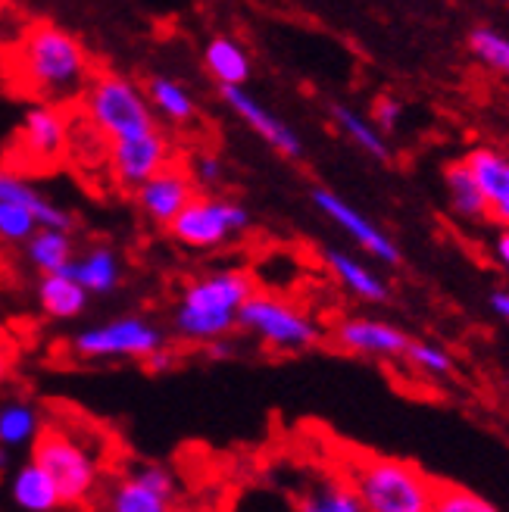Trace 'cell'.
Masks as SVG:
<instances>
[{"instance_id":"cell-4","label":"cell","mask_w":509,"mask_h":512,"mask_svg":"<svg viewBox=\"0 0 509 512\" xmlns=\"http://www.w3.org/2000/svg\"><path fill=\"white\" fill-rule=\"evenodd\" d=\"M82 107L91 128L107 141L132 138L157 128V113L150 107L147 91L119 72H97L82 94Z\"/></svg>"},{"instance_id":"cell-9","label":"cell","mask_w":509,"mask_h":512,"mask_svg":"<svg viewBox=\"0 0 509 512\" xmlns=\"http://www.w3.org/2000/svg\"><path fill=\"white\" fill-rule=\"evenodd\" d=\"M16 153L22 163L16 172H47L66 160L69 153V116L63 104H38L22 113L16 132Z\"/></svg>"},{"instance_id":"cell-16","label":"cell","mask_w":509,"mask_h":512,"mask_svg":"<svg viewBox=\"0 0 509 512\" xmlns=\"http://www.w3.org/2000/svg\"><path fill=\"white\" fill-rule=\"evenodd\" d=\"M466 163L488 197V222L509 228V153L481 144L466 153Z\"/></svg>"},{"instance_id":"cell-11","label":"cell","mask_w":509,"mask_h":512,"mask_svg":"<svg viewBox=\"0 0 509 512\" xmlns=\"http://www.w3.org/2000/svg\"><path fill=\"white\" fill-rule=\"evenodd\" d=\"M178 497L175 475L160 463H138L107 494L113 512H169Z\"/></svg>"},{"instance_id":"cell-21","label":"cell","mask_w":509,"mask_h":512,"mask_svg":"<svg viewBox=\"0 0 509 512\" xmlns=\"http://www.w3.org/2000/svg\"><path fill=\"white\" fill-rule=\"evenodd\" d=\"M444 191H447L450 210L456 219H463L469 225L488 222V197H485V191H481L478 178L469 169L466 157L444 166Z\"/></svg>"},{"instance_id":"cell-13","label":"cell","mask_w":509,"mask_h":512,"mask_svg":"<svg viewBox=\"0 0 509 512\" xmlns=\"http://www.w3.org/2000/svg\"><path fill=\"white\" fill-rule=\"evenodd\" d=\"M410 335L388 322L372 316H347L332 325V344L347 356H366V360H403Z\"/></svg>"},{"instance_id":"cell-37","label":"cell","mask_w":509,"mask_h":512,"mask_svg":"<svg viewBox=\"0 0 509 512\" xmlns=\"http://www.w3.org/2000/svg\"><path fill=\"white\" fill-rule=\"evenodd\" d=\"M13 360H16V353H13V347H10V341L0 335V384H4L7 378H10V372H13Z\"/></svg>"},{"instance_id":"cell-6","label":"cell","mask_w":509,"mask_h":512,"mask_svg":"<svg viewBox=\"0 0 509 512\" xmlns=\"http://www.w3.org/2000/svg\"><path fill=\"white\" fill-rule=\"evenodd\" d=\"M32 459L54 478L63 506H85L100 488L97 453L66 428H41L32 444Z\"/></svg>"},{"instance_id":"cell-10","label":"cell","mask_w":509,"mask_h":512,"mask_svg":"<svg viewBox=\"0 0 509 512\" xmlns=\"http://www.w3.org/2000/svg\"><path fill=\"white\" fill-rule=\"evenodd\" d=\"M313 207L332 225H338L356 247L372 256V260L388 263V266H397L403 260L400 247L394 244V238L385 232V228H378L366 213H360V210L353 207V203H347L338 191H332V188H313Z\"/></svg>"},{"instance_id":"cell-32","label":"cell","mask_w":509,"mask_h":512,"mask_svg":"<svg viewBox=\"0 0 509 512\" xmlns=\"http://www.w3.org/2000/svg\"><path fill=\"white\" fill-rule=\"evenodd\" d=\"M38 219L32 216V210H25L16 200H0V241L7 244H25L35 235Z\"/></svg>"},{"instance_id":"cell-7","label":"cell","mask_w":509,"mask_h":512,"mask_svg":"<svg viewBox=\"0 0 509 512\" xmlns=\"http://www.w3.org/2000/svg\"><path fill=\"white\" fill-rule=\"evenodd\" d=\"M247 228L250 213L244 203L213 191H197L188 200V207L169 222L166 232L175 244L188 250H219L247 235Z\"/></svg>"},{"instance_id":"cell-30","label":"cell","mask_w":509,"mask_h":512,"mask_svg":"<svg viewBox=\"0 0 509 512\" xmlns=\"http://www.w3.org/2000/svg\"><path fill=\"white\" fill-rule=\"evenodd\" d=\"M403 363L425 378H450L456 369L447 347L431 344V341H410V347L403 353Z\"/></svg>"},{"instance_id":"cell-17","label":"cell","mask_w":509,"mask_h":512,"mask_svg":"<svg viewBox=\"0 0 509 512\" xmlns=\"http://www.w3.org/2000/svg\"><path fill=\"white\" fill-rule=\"evenodd\" d=\"M325 269L332 272L338 285L363 303H385L391 297V285L385 275H378L369 263H363L360 256H350L344 250H322Z\"/></svg>"},{"instance_id":"cell-26","label":"cell","mask_w":509,"mask_h":512,"mask_svg":"<svg viewBox=\"0 0 509 512\" xmlns=\"http://www.w3.org/2000/svg\"><path fill=\"white\" fill-rule=\"evenodd\" d=\"M332 119H335V128L338 132L360 147L366 157L378 160V163H388L391 160V147H388V138L385 132L372 122V116H363V113H356L353 107H344V104H335L332 107Z\"/></svg>"},{"instance_id":"cell-27","label":"cell","mask_w":509,"mask_h":512,"mask_svg":"<svg viewBox=\"0 0 509 512\" xmlns=\"http://www.w3.org/2000/svg\"><path fill=\"white\" fill-rule=\"evenodd\" d=\"M41 434V416L29 400H7L0 406V447H32Z\"/></svg>"},{"instance_id":"cell-28","label":"cell","mask_w":509,"mask_h":512,"mask_svg":"<svg viewBox=\"0 0 509 512\" xmlns=\"http://www.w3.org/2000/svg\"><path fill=\"white\" fill-rule=\"evenodd\" d=\"M303 512H363V500L350 484V478H325L300 497Z\"/></svg>"},{"instance_id":"cell-24","label":"cell","mask_w":509,"mask_h":512,"mask_svg":"<svg viewBox=\"0 0 509 512\" xmlns=\"http://www.w3.org/2000/svg\"><path fill=\"white\" fill-rule=\"evenodd\" d=\"M25 247V260L38 275L47 272H66L69 263L75 260V238L66 228H35V235L22 244Z\"/></svg>"},{"instance_id":"cell-19","label":"cell","mask_w":509,"mask_h":512,"mask_svg":"<svg viewBox=\"0 0 509 512\" xmlns=\"http://www.w3.org/2000/svg\"><path fill=\"white\" fill-rule=\"evenodd\" d=\"M91 294L79 278L69 272H47L38 281V306L47 319L54 322H72L88 313Z\"/></svg>"},{"instance_id":"cell-25","label":"cell","mask_w":509,"mask_h":512,"mask_svg":"<svg viewBox=\"0 0 509 512\" xmlns=\"http://www.w3.org/2000/svg\"><path fill=\"white\" fill-rule=\"evenodd\" d=\"M144 91H147V100H150V107H154V113L163 116L166 122L185 128L197 119L194 94L182 82L169 79V75H150Z\"/></svg>"},{"instance_id":"cell-23","label":"cell","mask_w":509,"mask_h":512,"mask_svg":"<svg viewBox=\"0 0 509 512\" xmlns=\"http://www.w3.org/2000/svg\"><path fill=\"white\" fill-rule=\"evenodd\" d=\"M203 69H207L222 88V85H247L253 63H250L247 47L238 38L216 35L203 47Z\"/></svg>"},{"instance_id":"cell-14","label":"cell","mask_w":509,"mask_h":512,"mask_svg":"<svg viewBox=\"0 0 509 512\" xmlns=\"http://www.w3.org/2000/svg\"><path fill=\"white\" fill-rule=\"evenodd\" d=\"M197 182L191 169L169 163L160 172H154L135 188V207L147 222H154L160 228H169V222L188 207V200L197 194Z\"/></svg>"},{"instance_id":"cell-36","label":"cell","mask_w":509,"mask_h":512,"mask_svg":"<svg viewBox=\"0 0 509 512\" xmlns=\"http://www.w3.org/2000/svg\"><path fill=\"white\" fill-rule=\"evenodd\" d=\"M491 256H494V263L509 275V228H500V232L494 235V241H491Z\"/></svg>"},{"instance_id":"cell-33","label":"cell","mask_w":509,"mask_h":512,"mask_svg":"<svg viewBox=\"0 0 509 512\" xmlns=\"http://www.w3.org/2000/svg\"><path fill=\"white\" fill-rule=\"evenodd\" d=\"M191 175L200 191H213L225 182V163L216 157V153H197L191 160Z\"/></svg>"},{"instance_id":"cell-18","label":"cell","mask_w":509,"mask_h":512,"mask_svg":"<svg viewBox=\"0 0 509 512\" xmlns=\"http://www.w3.org/2000/svg\"><path fill=\"white\" fill-rule=\"evenodd\" d=\"M0 200H16V203H22L25 210H32V216L38 219V225L66 228V232H72V228H75V216L63 207V203H57L54 197L41 194L22 172L7 169V166L0 169Z\"/></svg>"},{"instance_id":"cell-29","label":"cell","mask_w":509,"mask_h":512,"mask_svg":"<svg viewBox=\"0 0 509 512\" xmlns=\"http://www.w3.org/2000/svg\"><path fill=\"white\" fill-rule=\"evenodd\" d=\"M469 54L500 75H509V38L488 29V25H478L469 32Z\"/></svg>"},{"instance_id":"cell-12","label":"cell","mask_w":509,"mask_h":512,"mask_svg":"<svg viewBox=\"0 0 509 512\" xmlns=\"http://www.w3.org/2000/svg\"><path fill=\"white\" fill-rule=\"evenodd\" d=\"M107 160H110L116 185L125 191H135L150 175L172 163V141L160 128H150V132H141L132 138L110 141Z\"/></svg>"},{"instance_id":"cell-15","label":"cell","mask_w":509,"mask_h":512,"mask_svg":"<svg viewBox=\"0 0 509 512\" xmlns=\"http://www.w3.org/2000/svg\"><path fill=\"white\" fill-rule=\"evenodd\" d=\"M219 94L225 100V107L232 110L253 135L263 138L278 153V157H288V160L303 157V141L297 138L294 128L285 119H278L272 110H266L244 85H222Z\"/></svg>"},{"instance_id":"cell-5","label":"cell","mask_w":509,"mask_h":512,"mask_svg":"<svg viewBox=\"0 0 509 512\" xmlns=\"http://www.w3.org/2000/svg\"><path fill=\"white\" fill-rule=\"evenodd\" d=\"M238 328L247 331L250 338H257L272 353H303L322 341V328L310 313H303L291 300L266 291H253L244 300L238 313Z\"/></svg>"},{"instance_id":"cell-39","label":"cell","mask_w":509,"mask_h":512,"mask_svg":"<svg viewBox=\"0 0 509 512\" xmlns=\"http://www.w3.org/2000/svg\"><path fill=\"white\" fill-rule=\"evenodd\" d=\"M210 356H216V360H222V356H232V344H228V338H219V341H210Z\"/></svg>"},{"instance_id":"cell-20","label":"cell","mask_w":509,"mask_h":512,"mask_svg":"<svg viewBox=\"0 0 509 512\" xmlns=\"http://www.w3.org/2000/svg\"><path fill=\"white\" fill-rule=\"evenodd\" d=\"M72 278H79L91 297H110L122 288V260L107 244H94L82 256H75L66 269Z\"/></svg>"},{"instance_id":"cell-34","label":"cell","mask_w":509,"mask_h":512,"mask_svg":"<svg viewBox=\"0 0 509 512\" xmlns=\"http://www.w3.org/2000/svg\"><path fill=\"white\" fill-rule=\"evenodd\" d=\"M372 122L381 128L385 135H394L400 122H403V104L397 97H378L372 107Z\"/></svg>"},{"instance_id":"cell-31","label":"cell","mask_w":509,"mask_h":512,"mask_svg":"<svg viewBox=\"0 0 509 512\" xmlns=\"http://www.w3.org/2000/svg\"><path fill=\"white\" fill-rule=\"evenodd\" d=\"M435 512H494V503L488 497H481L463 484H435Z\"/></svg>"},{"instance_id":"cell-38","label":"cell","mask_w":509,"mask_h":512,"mask_svg":"<svg viewBox=\"0 0 509 512\" xmlns=\"http://www.w3.org/2000/svg\"><path fill=\"white\" fill-rule=\"evenodd\" d=\"M491 310L497 319H503L509 325V291H494L491 294Z\"/></svg>"},{"instance_id":"cell-35","label":"cell","mask_w":509,"mask_h":512,"mask_svg":"<svg viewBox=\"0 0 509 512\" xmlns=\"http://www.w3.org/2000/svg\"><path fill=\"white\" fill-rule=\"evenodd\" d=\"M144 366H147L150 375H166V372H172L178 366V353L169 350V347H160V350H154V353L147 356Z\"/></svg>"},{"instance_id":"cell-8","label":"cell","mask_w":509,"mask_h":512,"mask_svg":"<svg viewBox=\"0 0 509 512\" xmlns=\"http://www.w3.org/2000/svg\"><path fill=\"white\" fill-rule=\"evenodd\" d=\"M166 347V328L147 316H116L79 328L69 338V350L79 360H147L150 353Z\"/></svg>"},{"instance_id":"cell-22","label":"cell","mask_w":509,"mask_h":512,"mask_svg":"<svg viewBox=\"0 0 509 512\" xmlns=\"http://www.w3.org/2000/svg\"><path fill=\"white\" fill-rule=\"evenodd\" d=\"M10 500L22 512H57L63 506V497L57 491L54 478H50L35 459L22 463L10 478Z\"/></svg>"},{"instance_id":"cell-3","label":"cell","mask_w":509,"mask_h":512,"mask_svg":"<svg viewBox=\"0 0 509 512\" xmlns=\"http://www.w3.org/2000/svg\"><path fill=\"white\" fill-rule=\"evenodd\" d=\"M347 478L369 512H428L435 484L416 463L394 456H356Z\"/></svg>"},{"instance_id":"cell-1","label":"cell","mask_w":509,"mask_h":512,"mask_svg":"<svg viewBox=\"0 0 509 512\" xmlns=\"http://www.w3.org/2000/svg\"><path fill=\"white\" fill-rule=\"evenodd\" d=\"M13 72L25 94L41 104H72L91 82L85 44L54 22H35L13 50Z\"/></svg>"},{"instance_id":"cell-2","label":"cell","mask_w":509,"mask_h":512,"mask_svg":"<svg viewBox=\"0 0 509 512\" xmlns=\"http://www.w3.org/2000/svg\"><path fill=\"white\" fill-rule=\"evenodd\" d=\"M253 291L257 281L241 266H222L191 278L172 310L175 338L191 344L228 338L238 328V313Z\"/></svg>"}]
</instances>
